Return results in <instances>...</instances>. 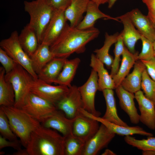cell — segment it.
I'll return each mask as SVG.
<instances>
[{"label":"cell","mask_w":155,"mask_h":155,"mask_svg":"<svg viewBox=\"0 0 155 155\" xmlns=\"http://www.w3.org/2000/svg\"><path fill=\"white\" fill-rule=\"evenodd\" d=\"M99 30L94 27L82 30L67 23L57 38L50 46L55 57L67 58L72 54L84 52L86 45L98 37Z\"/></svg>","instance_id":"6da1fadb"},{"label":"cell","mask_w":155,"mask_h":155,"mask_svg":"<svg viewBox=\"0 0 155 155\" xmlns=\"http://www.w3.org/2000/svg\"><path fill=\"white\" fill-rule=\"evenodd\" d=\"M65 138L41 124L31 133L26 147L29 155H64Z\"/></svg>","instance_id":"7a4b0ae2"},{"label":"cell","mask_w":155,"mask_h":155,"mask_svg":"<svg viewBox=\"0 0 155 155\" xmlns=\"http://www.w3.org/2000/svg\"><path fill=\"white\" fill-rule=\"evenodd\" d=\"M5 113L11 129L26 148L32 133L41 124L21 108L14 106H0Z\"/></svg>","instance_id":"3957f363"},{"label":"cell","mask_w":155,"mask_h":155,"mask_svg":"<svg viewBox=\"0 0 155 155\" xmlns=\"http://www.w3.org/2000/svg\"><path fill=\"white\" fill-rule=\"evenodd\" d=\"M24 9L30 16L28 23L35 31L39 44L42 42L44 32L52 16L54 9L47 0L24 1Z\"/></svg>","instance_id":"277c9868"},{"label":"cell","mask_w":155,"mask_h":155,"mask_svg":"<svg viewBox=\"0 0 155 155\" xmlns=\"http://www.w3.org/2000/svg\"><path fill=\"white\" fill-rule=\"evenodd\" d=\"M5 78L11 83L15 94L14 106L21 108L25 99L30 91V87L34 78L30 74L17 63L10 72L5 74Z\"/></svg>","instance_id":"5b68a950"},{"label":"cell","mask_w":155,"mask_h":155,"mask_svg":"<svg viewBox=\"0 0 155 155\" xmlns=\"http://www.w3.org/2000/svg\"><path fill=\"white\" fill-rule=\"evenodd\" d=\"M17 31H13L9 38L1 41L0 47L17 63L27 70L34 79H38V75L33 68L30 57L25 52L20 43Z\"/></svg>","instance_id":"8992f818"},{"label":"cell","mask_w":155,"mask_h":155,"mask_svg":"<svg viewBox=\"0 0 155 155\" xmlns=\"http://www.w3.org/2000/svg\"><path fill=\"white\" fill-rule=\"evenodd\" d=\"M42 123L57 110L56 105L30 91L21 108Z\"/></svg>","instance_id":"52a82bcc"},{"label":"cell","mask_w":155,"mask_h":155,"mask_svg":"<svg viewBox=\"0 0 155 155\" xmlns=\"http://www.w3.org/2000/svg\"><path fill=\"white\" fill-rule=\"evenodd\" d=\"M30 91L56 105L68 94L69 88L62 85H52L38 78L33 80Z\"/></svg>","instance_id":"ba28073f"},{"label":"cell","mask_w":155,"mask_h":155,"mask_svg":"<svg viewBox=\"0 0 155 155\" xmlns=\"http://www.w3.org/2000/svg\"><path fill=\"white\" fill-rule=\"evenodd\" d=\"M98 76L96 72L92 69L86 82L78 87L83 103V108L94 116L99 117L100 112L97 111L95 107V98L98 90Z\"/></svg>","instance_id":"9c48e42d"},{"label":"cell","mask_w":155,"mask_h":155,"mask_svg":"<svg viewBox=\"0 0 155 155\" xmlns=\"http://www.w3.org/2000/svg\"><path fill=\"white\" fill-rule=\"evenodd\" d=\"M69 88L68 94L56 105L58 110L72 120L80 114V110L83 108V103L78 87L73 85Z\"/></svg>","instance_id":"30bf717a"},{"label":"cell","mask_w":155,"mask_h":155,"mask_svg":"<svg viewBox=\"0 0 155 155\" xmlns=\"http://www.w3.org/2000/svg\"><path fill=\"white\" fill-rule=\"evenodd\" d=\"M99 122L81 113L72 119V134L85 144L96 133Z\"/></svg>","instance_id":"8fae6325"},{"label":"cell","mask_w":155,"mask_h":155,"mask_svg":"<svg viewBox=\"0 0 155 155\" xmlns=\"http://www.w3.org/2000/svg\"><path fill=\"white\" fill-rule=\"evenodd\" d=\"M115 134L101 123L95 134L85 143L82 155H96L107 146Z\"/></svg>","instance_id":"7c38bea8"},{"label":"cell","mask_w":155,"mask_h":155,"mask_svg":"<svg viewBox=\"0 0 155 155\" xmlns=\"http://www.w3.org/2000/svg\"><path fill=\"white\" fill-rule=\"evenodd\" d=\"M64 11L54 10L50 20L43 33L41 43L50 46L60 35L67 23Z\"/></svg>","instance_id":"4fadbf2b"},{"label":"cell","mask_w":155,"mask_h":155,"mask_svg":"<svg viewBox=\"0 0 155 155\" xmlns=\"http://www.w3.org/2000/svg\"><path fill=\"white\" fill-rule=\"evenodd\" d=\"M135 98L140 112V121L149 129H155V104L140 90L135 92Z\"/></svg>","instance_id":"5bb4252c"},{"label":"cell","mask_w":155,"mask_h":155,"mask_svg":"<svg viewBox=\"0 0 155 155\" xmlns=\"http://www.w3.org/2000/svg\"><path fill=\"white\" fill-rule=\"evenodd\" d=\"M82 114L88 117L94 119L105 125L112 132L121 136H131L138 134L148 137L153 136L151 133L146 131L139 126H125L117 124L106 121L102 117L96 116L84 109L81 111Z\"/></svg>","instance_id":"9a60e30c"},{"label":"cell","mask_w":155,"mask_h":155,"mask_svg":"<svg viewBox=\"0 0 155 155\" xmlns=\"http://www.w3.org/2000/svg\"><path fill=\"white\" fill-rule=\"evenodd\" d=\"M115 89L121 108L128 115L132 123L138 124L140 121V115L134 102L135 97L134 93L126 90L121 85Z\"/></svg>","instance_id":"2e32d148"},{"label":"cell","mask_w":155,"mask_h":155,"mask_svg":"<svg viewBox=\"0 0 155 155\" xmlns=\"http://www.w3.org/2000/svg\"><path fill=\"white\" fill-rule=\"evenodd\" d=\"M72 119L67 118L63 112L57 109L41 124L59 132L65 137L72 135Z\"/></svg>","instance_id":"e0dca14e"},{"label":"cell","mask_w":155,"mask_h":155,"mask_svg":"<svg viewBox=\"0 0 155 155\" xmlns=\"http://www.w3.org/2000/svg\"><path fill=\"white\" fill-rule=\"evenodd\" d=\"M128 13L133 25L141 34L153 42L155 40V29L147 16L143 14L137 8Z\"/></svg>","instance_id":"ac0fdd59"},{"label":"cell","mask_w":155,"mask_h":155,"mask_svg":"<svg viewBox=\"0 0 155 155\" xmlns=\"http://www.w3.org/2000/svg\"><path fill=\"white\" fill-rule=\"evenodd\" d=\"M116 18L120 20L123 25V30L121 33L124 44L131 52L135 53V44L141 39L142 35L135 29L128 12Z\"/></svg>","instance_id":"d6986e66"},{"label":"cell","mask_w":155,"mask_h":155,"mask_svg":"<svg viewBox=\"0 0 155 155\" xmlns=\"http://www.w3.org/2000/svg\"><path fill=\"white\" fill-rule=\"evenodd\" d=\"M99 7L92 0H89L86 15L76 27L82 30L90 29L94 27L96 22L98 20L104 18L119 21L117 18H114L105 14L99 9Z\"/></svg>","instance_id":"ffe728a7"},{"label":"cell","mask_w":155,"mask_h":155,"mask_svg":"<svg viewBox=\"0 0 155 155\" xmlns=\"http://www.w3.org/2000/svg\"><path fill=\"white\" fill-rule=\"evenodd\" d=\"M90 65L97 73L98 90L102 91L106 89H115L116 86L113 78L105 68L104 63L94 54L91 55Z\"/></svg>","instance_id":"44dd1931"},{"label":"cell","mask_w":155,"mask_h":155,"mask_svg":"<svg viewBox=\"0 0 155 155\" xmlns=\"http://www.w3.org/2000/svg\"><path fill=\"white\" fill-rule=\"evenodd\" d=\"M146 68L145 65L141 60H137L133 71L123 79L121 85L125 89L132 93H135L140 90L142 73Z\"/></svg>","instance_id":"7402d4cb"},{"label":"cell","mask_w":155,"mask_h":155,"mask_svg":"<svg viewBox=\"0 0 155 155\" xmlns=\"http://www.w3.org/2000/svg\"><path fill=\"white\" fill-rule=\"evenodd\" d=\"M67 59L53 58L38 74V78L49 84L54 83L61 72Z\"/></svg>","instance_id":"603a6c76"},{"label":"cell","mask_w":155,"mask_h":155,"mask_svg":"<svg viewBox=\"0 0 155 155\" xmlns=\"http://www.w3.org/2000/svg\"><path fill=\"white\" fill-rule=\"evenodd\" d=\"M89 0H73L64 11V15L70 25L76 27L83 18Z\"/></svg>","instance_id":"cb8c5ba5"},{"label":"cell","mask_w":155,"mask_h":155,"mask_svg":"<svg viewBox=\"0 0 155 155\" xmlns=\"http://www.w3.org/2000/svg\"><path fill=\"white\" fill-rule=\"evenodd\" d=\"M102 92L106 102V109L105 114L102 117L106 121L117 124L128 126L118 115L113 90L106 89Z\"/></svg>","instance_id":"d4e9b609"},{"label":"cell","mask_w":155,"mask_h":155,"mask_svg":"<svg viewBox=\"0 0 155 155\" xmlns=\"http://www.w3.org/2000/svg\"><path fill=\"white\" fill-rule=\"evenodd\" d=\"M18 38L22 47L30 57L39 44L34 30L28 24H27L18 35Z\"/></svg>","instance_id":"484cf974"},{"label":"cell","mask_w":155,"mask_h":155,"mask_svg":"<svg viewBox=\"0 0 155 155\" xmlns=\"http://www.w3.org/2000/svg\"><path fill=\"white\" fill-rule=\"evenodd\" d=\"M55 57L50 50L49 45L43 43L39 44L36 50L30 57L33 68L37 74L48 63Z\"/></svg>","instance_id":"4316f807"},{"label":"cell","mask_w":155,"mask_h":155,"mask_svg":"<svg viewBox=\"0 0 155 155\" xmlns=\"http://www.w3.org/2000/svg\"><path fill=\"white\" fill-rule=\"evenodd\" d=\"M138 55L137 53H133L125 47L122 55L121 66L117 73L113 78L116 88L121 85L123 80L128 74L130 70L137 60Z\"/></svg>","instance_id":"83f0119b"},{"label":"cell","mask_w":155,"mask_h":155,"mask_svg":"<svg viewBox=\"0 0 155 155\" xmlns=\"http://www.w3.org/2000/svg\"><path fill=\"white\" fill-rule=\"evenodd\" d=\"M80 61V59L77 57L69 60L67 59L61 72L54 83L68 87L71 86V82Z\"/></svg>","instance_id":"f1b7e54d"},{"label":"cell","mask_w":155,"mask_h":155,"mask_svg":"<svg viewBox=\"0 0 155 155\" xmlns=\"http://www.w3.org/2000/svg\"><path fill=\"white\" fill-rule=\"evenodd\" d=\"M119 34L118 32L111 35L106 33L103 45L100 48L94 51L96 57L104 64L108 69L111 68L114 60L113 57L109 54V51L111 46L117 41Z\"/></svg>","instance_id":"f546056e"},{"label":"cell","mask_w":155,"mask_h":155,"mask_svg":"<svg viewBox=\"0 0 155 155\" xmlns=\"http://www.w3.org/2000/svg\"><path fill=\"white\" fill-rule=\"evenodd\" d=\"M5 71L0 68V105L14 106L15 102L14 90L11 84L5 79Z\"/></svg>","instance_id":"4dcf8cb0"},{"label":"cell","mask_w":155,"mask_h":155,"mask_svg":"<svg viewBox=\"0 0 155 155\" xmlns=\"http://www.w3.org/2000/svg\"><path fill=\"white\" fill-rule=\"evenodd\" d=\"M64 138V155H82L84 143L73 134Z\"/></svg>","instance_id":"1f68e13d"},{"label":"cell","mask_w":155,"mask_h":155,"mask_svg":"<svg viewBox=\"0 0 155 155\" xmlns=\"http://www.w3.org/2000/svg\"><path fill=\"white\" fill-rule=\"evenodd\" d=\"M124 139L127 144L139 150L155 151V137L149 136L146 139L138 140L131 136H127Z\"/></svg>","instance_id":"d6a6232c"},{"label":"cell","mask_w":155,"mask_h":155,"mask_svg":"<svg viewBox=\"0 0 155 155\" xmlns=\"http://www.w3.org/2000/svg\"><path fill=\"white\" fill-rule=\"evenodd\" d=\"M141 88L145 96L155 104V81L150 77L146 68L142 73Z\"/></svg>","instance_id":"836d02e7"},{"label":"cell","mask_w":155,"mask_h":155,"mask_svg":"<svg viewBox=\"0 0 155 155\" xmlns=\"http://www.w3.org/2000/svg\"><path fill=\"white\" fill-rule=\"evenodd\" d=\"M115 43L114 50L115 57L110 74L113 78L118 71L121 60L120 57L122 55L125 47L121 33L119 34L117 41Z\"/></svg>","instance_id":"e575fe53"},{"label":"cell","mask_w":155,"mask_h":155,"mask_svg":"<svg viewBox=\"0 0 155 155\" xmlns=\"http://www.w3.org/2000/svg\"><path fill=\"white\" fill-rule=\"evenodd\" d=\"M0 132L1 135L7 139L14 140L17 136L12 130L8 118L3 110L0 107Z\"/></svg>","instance_id":"d590c367"},{"label":"cell","mask_w":155,"mask_h":155,"mask_svg":"<svg viewBox=\"0 0 155 155\" xmlns=\"http://www.w3.org/2000/svg\"><path fill=\"white\" fill-rule=\"evenodd\" d=\"M141 40L142 42V48L141 53L138 54L137 60H150L155 57L153 42L142 35Z\"/></svg>","instance_id":"8d00e7d4"},{"label":"cell","mask_w":155,"mask_h":155,"mask_svg":"<svg viewBox=\"0 0 155 155\" xmlns=\"http://www.w3.org/2000/svg\"><path fill=\"white\" fill-rule=\"evenodd\" d=\"M0 62L4 69L5 74L12 70L17 63L0 47Z\"/></svg>","instance_id":"74e56055"},{"label":"cell","mask_w":155,"mask_h":155,"mask_svg":"<svg viewBox=\"0 0 155 155\" xmlns=\"http://www.w3.org/2000/svg\"><path fill=\"white\" fill-rule=\"evenodd\" d=\"M22 144L20 140L18 139L14 140H8L0 135V149L10 147L13 148L17 151L21 150Z\"/></svg>","instance_id":"f35d334b"},{"label":"cell","mask_w":155,"mask_h":155,"mask_svg":"<svg viewBox=\"0 0 155 155\" xmlns=\"http://www.w3.org/2000/svg\"><path fill=\"white\" fill-rule=\"evenodd\" d=\"M54 10L65 11L70 5L73 0H47Z\"/></svg>","instance_id":"ab89813d"},{"label":"cell","mask_w":155,"mask_h":155,"mask_svg":"<svg viewBox=\"0 0 155 155\" xmlns=\"http://www.w3.org/2000/svg\"><path fill=\"white\" fill-rule=\"evenodd\" d=\"M145 65L149 75L153 80L155 81V57L148 60H141Z\"/></svg>","instance_id":"60d3db41"},{"label":"cell","mask_w":155,"mask_h":155,"mask_svg":"<svg viewBox=\"0 0 155 155\" xmlns=\"http://www.w3.org/2000/svg\"><path fill=\"white\" fill-rule=\"evenodd\" d=\"M147 6L148 12L155 13V0H142Z\"/></svg>","instance_id":"b9f144b4"},{"label":"cell","mask_w":155,"mask_h":155,"mask_svg":"<svg viewBox=\"0 0 155 155\" xmlns=\"http://www.w3.org/2000/svg\"><path fill=\"white\" fill-rule=\"evenodd\" d=\"M155 29V13L148 12L147 15Z\"/></svg>","instance_id":"7bdbcfd3"},{"label":"cell","mask_w":155,"mask_h":155,"mask_svg":"<svg viewBox=\"0 0 155 155\" xmlns=\"http://www.w3.org/2000/svg\"><path fill=\"white\" fill-rule=\"evenodd\" d=\"M13 155H29L28 154L25 148L24 149H22L21 150L17 151L16 152L14 153Z\"/></svg>","instance_id":"ee69618b"},{"label":"cell","mask_w":155,"mask_h":155,"mask_svg":"<svg viewBox=\"0 0 155 155\" xmlns=\"http://www.w3.org/2000/svg\"><path fill=\"white\" fill-rule=\"evenodd\" d=\"M142 154L143 155H155V151L151 150H142Z\"/></svg>","instance_id":"f6af8a7d"},{"label":"cell","mask_w":155,"mask_h":155,"mask_svg":"<svg viewBox=\"0 0 155 155\" xmlns=\"http://www.w3.org/2000/svg\"><path fill=\"white\" fill-rule=\"evenodd\" d=\"M102 155H115L117 154L113 152L109 149H106L102 154Z\"/></svg>","instance_id":"bcb514c9"},{"label":"cell","mask_w":155,"mask_h":155,"mask_svg":"<svg viewBox=\"0 0 155 155\" xmlns=\"http://www.w3.org/2000/svg\"><path fill=\"white\" fill-rule=\"evenodd\" d=\"M98 6L107 3L108 0H92Z\"/></svg>","instance_id":"7dc6e473"},{"label":"cell","mask_w":155,"mask_h":155,"mask_svg":"<svg viewBox=\"0 0 155 155\" xmlns=\"http://www.w3.org/2000/svg\"><path fill=\"white\" fill-rule=\"evenodd\" d=\"M117 0H108V7L109 8H111L115 4Z\"/></svg>","instance_id":"c3c4849f"},{"label":"cell","mask_w":155,"mask_h":155,"mask_svg":"<svg viewBox=\"0 0 155 155\" xmlns=\"http://www.w3.org/2000/svg\"><path fill=\"white\" fill-rule=\"evenodd\" d=\"M153 45L155 52V40L153 42Z\"/></svg>","instance_id":"681fc988"}]
</instances>
